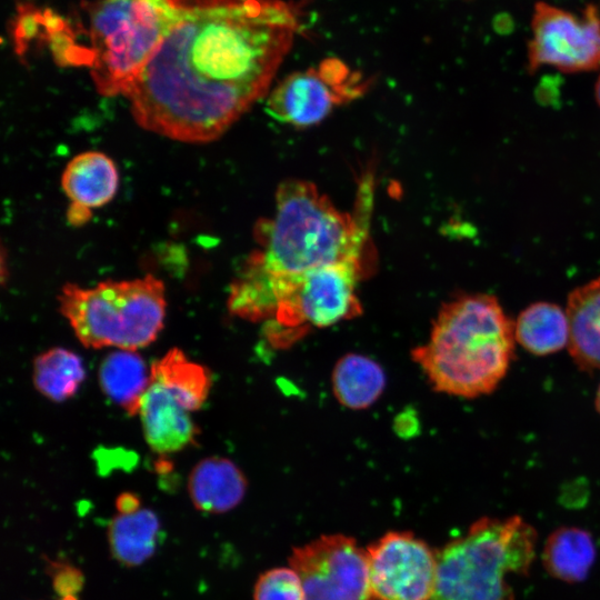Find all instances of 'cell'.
Masks as SVG:
<instances>
[{
  "label": "cell",
  "instance_id": "6da1fadb",
  "mask_svg": "<svg viewBox=\"0 0 600 600\" xmlns=\"http://www.w3.org/2000/svg\"><path fill=\"white\" fill-rule=\"evenodd\" d=\"M176 23L127 94L140 127L219 138L269 90L299 21L282 0H179Z\"/></svg>",
  "mask_w": 600,
  "mask_h": 600
},
{
  "label": "cell",
  "instance_id": "7a4b0ae2",
  "mask_svg": "<svg viewBox=\"0 0 600 600\" xmlns=\"http://www.w3.org/2000/svg\"><path fill=\"white\" fill-rule=\"evenodd\" d=\"M372 211V173L360 181L352 212L337 209L312 182L286 180L277 189L273 214L256 226L258 248L243 266L269 277H290L367 256Z\"/></svg>",
  "mask_w": 600,
  "mask_h": 600
},
{
  "label": "cell",
  "instance_id": "3957f363",
  "mask_svg": "<svg viewBox=\"0 0 600 600\" xmlns=\"http://www.w3.org/2000/svg\"><path fill=\"white\" fill-rule=\"evenodd\" d=\"M514 322L489 293L446 302L412 359L436 391L473 399L492 393L516 358Z\"/></svg>",
  "mask_w": 600,
  "mask_h": 600
},
{
  "label": "cell",
  "instance_id": "277c9868",
  "mask_svg": "<svg viewBox=\"0 0 600 600\" xmlns=\"http://www.w3.org/2000/svg\"><path fill=\"white\" fill-rule=\"evenodd\" d=\"M537 540L536 529L519 516L478 519L437 551L430 600H514L509 577L529 572Z\"/></svg>",
  "mask_w": 600,
  "mask_h": 600
},
{
  "label": "cell",
  "instance_id": "5b68a950",
  "mask_svg": "<svg viewBox=\"0 0 600 600\" xmlns=\"http://www.w3.org/2000/svg\"><path fill=\"white\" fill-rule=\"evenodd\" d=\"M180 12L179 0H100L89 10L82 67L99 93L127 96Z\"/></svg>",
  "mask_w": 600,
  "mask_h": 600
},
{
  "label": "cell",
  "instance_id": "8992f818",
  "mask_svg": "<svg viewBox=\"0 0 600 600\" xmlns=\"http://www.w3.org/2000/svg\"><path fill=\"white\" fill-rule=\"evenodd\" d=\"M58 301L61 314L84 347L133 351L157 339L167 306L163 282L153 274L106 280L89 288L67 283Z\"/></svg>",
  "mask_w": 600,
  "mask_h": 600
},
{
  "label": "cell",
  "instance_id": "52a82bcc",
  "mask_svg": "<svg viewBox=\"0 0 600 600\" xmlns=\"http://www.w3.org/2000/svg\"><path fill=\"white\" fill-rule=\"evenodd\" d=\"M363 257L322 266L302 274L261 280L274 303V317L287 324L326 328L360 313L356 293Z\"/></svg>",
  "mask_w": 600,
  "mask_h": 600
},
{
  "label": "cell",
  "instance_id": "ba28073f",
  "mask_svg": "<svg viewBox=\"0 0 600 600\" xmlns=\"http://www.w3.org/2000/svg\"><path fill=\"white\" fill-rule=\"evenodd\" d=\"M532 38L528 42L529 73L550 66L566 73L600 67V12L594 4L580 16L544 1L534 4Z\"/></svg>",
  "mask_w": 600,
  "mask_h": 600
},
{
  "label": "cell",
  "instance_id": "9c48e42d",
  "mask_svg": "<svg viewBox=\"0 0 600 600\" xmlns=\"http://www.w3.org/2000/svg\"><path fill=\"white\" fill-rule=\"evenodd\" d=\"M289 566L299 574L304 600H374L366 548L332 533L293 547Z\"/></svg>",
  "mask_w": 600,
  "mask_h": 600
},
{
  "label": "cell",
  "instance_id": "30bf717a",
  "mask_svg": "<svg viewBox=\"0 0 600 600\" xmlns=\"http://www.w3.org/2000/svg\"><path fill=\"white\" fill-rule=\"evenodd\" d=\"M367 86L339 59H326L282 79L268 94L267 111L279 122L304 129L361 97Z\"/></svg>",
  "mask_w": 600,
  "mask_h": 600
},
{
  "label": "cell",
  "instance_id": "8fae6325",
  "mask_svg": "<svg viewBox=\"0 0 600 600\" xmlns=\"http://www.w3.org/2000/svg\"><path fill=\"white\" fill-rule=\"evenodd\" d=\"M374 600H430L437 551L410 531H389L367 548Z\"/></svg>",
  "mask_w": 600,
  "mask_h": 600
},
{
  "label": "cell",
  "instance_id": "7c38bea8",
  "mask_svg": "<svg viewBox=\"0 0 600 600\" xmlns=\"http://www.w3.org/2000/svg\"><path fill=\"white\" fill-rule=\"evenodd\" d=\"M61 186L70 201L68 220L72 226H81L90 219L93 209L113 199L119 187V172L106 153L86 151L68 162Z\"/></svg>",
  "mask_w": 600,
  "mask_h": 600
},
{
  "label": "cell",
  "instance_id": "4fadbf2b",
  "mask_svg": "<svg viewBox=\"0 0 600 600\" xmlns=\"http://www.w3.org/2000/svg\"><path fill=\"white\" fill-rule=\"evenodd\" d=\"M138 416L146 442L159 454L181 451L193 444L199 434L190 411L164 387L151 379Z\"/></svg>",
  "mask_w": 600,
  "mask_h": 600
},
{
  "label": "cell",
  "instance_id": "5bb4252c",
  "mask_svg": "<svg viewBox=\"0 0 600 600\" xmlns=\"http://www.w3.org/2000/svg\"><path fill=\"white\" fill-rule=\"evenodd\" d=\"M247 487L244 473L224 457L202 459L188 478V493L193 507L210 514L234 509L242 501Z\"/></svg>",
  "mask_w": 600,
  "mask_h": 600
},
{
  "label": "cell",
  "instance_id": "9a60e30c",
  "mask_svg": "<svg viewBox=\"0 0 600 600\" xmlns=\"http://www.w3.org/2000/svg\"><path fill=\"white\" fill-rule=\"evenodd\" d=\"M568 350L584 372H600V276L574 288L568 296Z\"/></svg>",
  "mask_w": 600,
  "mask_h": 600
},
{
  "label": "cell",
  "instance_id": "2e32d148",
  "mask_svg": "<svg viewBox=\"0 0 600 600\" xmlns=\"http://www.w3.org/2000/svg\"><path fill=\"white\" fill-rule=\"evenodd\" d=\"M108 544L112 557L124 567H137L150 559L160 543L161 524L150 509L118 513L108 524Z\"/></svg>",
  "mask_w": 600,
  "mask_h": 600
},
{
  "label": "cell",
  "instance_id": "e0dca14e",
  "mask_svg": "<svg viewBox=\"0 0 600 600\" xmlns=\"http://www.w3.org/2000/svg\"><path fill=\"white\" fill-rule=\"evenodd\" d=\"M103 393L128 414L136 416L150 383L143 358L133 350L110 352L101 362L98 373Z\"/></svg>",
  "mask_w": 600,
  "mask_h": 600
},
{
  "label": "cell",
  "instance_id": "ac0fdd59",
  "mask_svg": "<svg viewBox=\"0 0 600 600\" xmlns=\"http://www.w3.org/2000/svg\"><path fill=\"white\" fill-rule=\"evenodd\" d=\"M596 560L592 536L577 527H561L546 540L542 564L553 578L567 583L583 581Z\"/></svg>",
  "mask_w": 600,
  "mask_h": 600
},
{
  "label": "cell",
  "instance_id": "d6986e66",
  "mask_svg": "<svg viewBox=\"0 0 600 600\" xmlns=\"http://www.w3.org/2000/svg\"><path fill=\"white\" fill-rule=\"evenodd\" d=\"M150 379L164 387L190 412L204 404L212 387L210 370L178 348L151 364Z\"/></svg>",
  "mask_w": 600,
  "mask_h": 600
},
{
  "label": "cell",
  "instance_id": "ffe728a7",
  "mask_svg": "<svg viewBox=\"0 0 600 600\" xmlns=\"http://www.w3.org/2000/svg\"><path fill=\"white\" fill-rule=\"evenodd\" d=\"M333 394L340 404L361 410L373 404L382 394L387 377L373 359L360 353L341 357L331 376Z\"/></svg>",
  "mask_w": 600,
  "mask_h": 600
},
{
  "label": "cell",
  "instance_id": "44dd1931",
  "mask_svg": "<svg viewBox=\"0 0 600 600\" xmlns=\"http://www.w3.org/2000/svg\"><path fill=\"white\" fill-rule=\"evenodd\" d=\"M514 337L516 342L536 356L560 351L568 346L569 340L566 310L547 301L529 304L517 317Z\"/></svg>",
  "mask_w": 600,
  "mask_h": 600
},
{
  "label": "cell",
  "instance_id": "7402d4cb",
  "mask_svg": "<svg viewBox=\"0 0 600 600\" xmlns=\"http://www.w3.org/2000/svg\"><path fill=\"white\" fill-rule=\"evenodd\" d=\"M84 377L81 358L66 348H51L33 361L32 380L36 389L54 402H63L73 397Z\"/></svg>",
  "mask_w": 600,
  "mask_h": 600
},
{
  "label": "cell",
  "instance_id": "603a6c76",
  "mask_svg": "<svg viewBox=\"0 0 600 600\" xmlns=\"http://www.w3.org/2000/svg\"><path fill=\"white\" fill-rule=\"evenodd\" d=\"M253 600H304L301 579L290 566L269 569L257 579Z\"/></svg>",
  "mask_w": 600,
  "mask_h": 600
},
{
  "label": "cell",
  "instance_id": "cb8c5ba5",
  "mask_svg": "<svg viewBox=\"0 0 600 600\" xmlns=\"http://www.w3.org/2000/svg\"><path fill=\"white\" fill-rule=\"evenodd\" d=\"M81 583V574L73 568L60 569L53 578V587L62 596L72 594L80 589Z\"/></svg>",
  "mask_w": 600,
  "mask_h": 600
},
{
  "label": "cell",
  "instance_id": "d4e9b609",
  "mask_svg": "<svg viewBox=\"0 0 600 600\" xmlns=\"http://www.w3.org/2000/svg\"><path fill=\"white\" fill-rule=\"evenodd\" d=\"M116 508L118 513H129L139 510L140 499L132 492H123L118 496L116 500Z\"/></svg>",
  "mask_w": 600,
  "mask_h": 600
},
{
  "label": "cell",
  "instance_id": "484cf974",
  "mask_svg": "<svg viewBox=\"0 0 600 600\" xmlns=\"http://www.w3.org/2000/svg\"><path fill=\"white\" fill-rule=\"evenodd\" d=\"M594 97H596L597 104L600 108V76L598 77L596 86H594Z\"/></svg>",
  "mask_w": 600,
  "mask_h": 600
},
{
  "label": "cell",
  "instance_id": "4316f807",
  "mask_svg": "<svg viewBox=\"0 0 600 600\" xmlns=\"http://www.w3.org/2000/svg\"><path fill=\"white\" fill-rule=\"evenodd\" d=\"M594 404H596L597 411L600 413V384L597 389Z\"/></svg>",
  "mask_w": 600,
  "mask_h": 600
},
{
  "label": "cell",
  "instance_id": "83f0119b",
  "mask_svg": "<svg viewBox=\"0 0 600 600\" xmlns=\"http://www.w3.org/2000/svg\"><path fill=\"white\" fill-rule=\"evenodd\" d=\"M63 600H76V598L73 597V594H69V596H63Z\"/></svg>",
  "mask_w": 600,
  "mask_h": 600
}]
</instances>
